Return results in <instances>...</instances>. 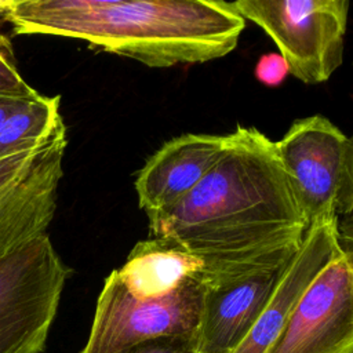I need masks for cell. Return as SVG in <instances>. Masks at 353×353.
<instances>
[{
	"label": "cell",
	"instance_id": "30bf717a",
	"mask_svg": "<svg viewBox=\"0 0 353 353\" xmlns=\"http://www.w3.org/2000/svg\"><path fill=\"white\" fill-rule=\"evenodd\" d=\"M288 262L233 283L204 285L196 350L232 353L266 307Z\"/></svg>",
	"mask_w": 353,
	"mask_h": 353
},
{
	"label": "cell",
	"instance_id": "52a82bcc",
	"mask_svg": "<svg viewBox=\"0 0 353 353\" xmlns=\"http://www.w3.org/2000/svg\"><path fill=\"white\" fill-rule=\"evenodd\" d=\"M66 145L63 123L34 148L0 157V261L47 233Z\"/></svg>",
	"mask_w": 353,
	"mask_h": 353
},
{
	"label": "cell",
	"instance_id": "9c48e42d",
	"mask_svg": "<svg viewBox=\"0 0 353 353\" xmlns=\"http://www.w3.org/2000/svg\"><path fill=\"white\" fill-rule=\"evenodd\" d=\"M342 250L338 218L319 219L307 226L302 244L285 266L270 301L232 353H268L303 291Z\"/></svg>",
	"mask_w": 353,
	"mask_h": 353
},
{
	"label": "cell",
	"instance_id": "8fae6325",
	"mask_svg": "<svg viewBox=\"0 0 353 353\" xmlns=\"http://www.w3.org/2000/svg\"><path fill=\"white\" fill-rule=\"evenodd\" d=\"M225 148L226 135L183 134L167 141L137 175L139 207L150 214L179 201L215 167Z\"/></svg>",
	"mask_w": 353,
	"mask_h": 353
},
{
	"label": "cell",
	"instance_id": "9a60e30c",
	"mask_svg": "<svg viewBox=\"0 0 353 353\" xmlns=\"http://www.w3.org/2000/svg\"><path fill=\"white\" fill-rule=\"evenodd\" d=\"M117 353H199L193 336H161L139 342Z\"/></svg>",
	"mask_w": 353,
	"mask_h": 353
},
{
	"label": "cell",
	"instance_id": "d6986e66",
	"mask_svg": "<svg viewBox=\"0 0 353 353\" xmlns=\"http://www.w3.org/2000/svg\"><path fill=\"white\" fill-rule=\"evenodd\" d=\"M8 11H10V10H8ZM8 11H0V25L6 22V14H7Z\"/></svg>",
	"mask_w": 353,
	"mask_h": 353
},
{
	"label": "cell",
	"instance_id": "277c9868",
	"mask_svg": "<svg viewBox=\"0 0 353 353\" xmlns=\"http://www.w3.org/2000/svg\"><path fill=\"white\" fill-rule=\"evenodd\" d=\"M230 7L277 46L305 84L327 81L343 62L349 0H236Z\"/></svg>",
	"mask_w": 353,
	"mask_h": 353
},
{
	"label": "cell",
	"instance_id": "7a4b0ae2",
	"mask_svg": "<svg viewBox=\"0 0 353 353\" xmlns=\"http://www.w3.org/2000/svg\"><path fill=\"white\" fill-rule=\"evenodd\" d=\"M6 22L14 36L79 39L149 68L222 58L245 28L223 0H15Z\"/></svg>",
	"mask_w": 353,
	"mask_h": 353
},
{
	"label": "cell",
	"instance_id": "5b68a950",
	"mask_svg": "<svg viewBox=\"0 0 353 353\" xmlns=\"http://www.w3.org/2000/svg\"><path fill=\"white\" fill-rule=\"evenodd\" d=\"M69 268L48 234L0 261V353H41Z\"/></svg>",
	"mask_w": 353,
	"mask_h": 353
},
{
	"label": "cell",
	"instance_id": "8992f818",
	"mask_svg": "<svg viewBox=\"0 0 353 353\" xmlns=\"http://www.w3.org/2000/svg\"><path fill=\"white\" fill-rule=\"evenodd\" d=\"M203 291V283L192 277L167 295L142 299L130 294L113 270L98 296L81 353H117L161 336L194 338Z\"/></svg>",
	"mask_w": 353,
	"mask_h": 353
},
{
	"label": "cell",
	"instance_id": "ac0fdd59",
	"mask_svg": "<svg viewBox=\"0 0 353 353\" xmlns=\"http://www.w3.org/2000/svg\"><path fill=\"white\" fill-rule=\"evenodd\" d=\"M14 3L15 0H0V11H8Z\"/></svg>",
	"mask_w": 353,
	"mask_h": 353
},
{
	"label": "cell",
	"instance_id": "6da1fadb",
	"mask_svg": "<svg viewBox=\"0 0 353 353\" xmlns=\"http://www.w3.org/2000/svg\"><path fill=\"white\" fill-rule=\"evenodd\" d=\"M153 237L201 262L203 285H222L285 265L307 229L274 142L236 125L215 167L179 201L146 214Z\"/></svg>",
	"mask_w": 353,
	"mask_h": 353
},
{
	"label": "cell",
	"instance_id": "4fadbf2b",
	"mask_svg": "<svg viewBox=\"0 0 353 353\" xmlns=\"http://www.w3.org/2000/svg\"><path fill=\"white\" fill-rule=\"evenodd\" d=\"M61 97L39 95L14 113L0 131V157H6L46 141L61 124Z\"/></svg>",
	"mask_w": 353,
	"mask_h": 353
},
{
	"label": "cell",
	"instance_id": "ba28073f",
	"mask_svg": "<svg viewBox=\"0 0 353 353\" xmlns=\"http://www.w3.org/2000/svg\"><path fill=\"white\" fill-rule=\"evenodd\" d=\"M268 353H353L350 251H339L313 279Z\"/></svg>",
	"mask_w": 353,
	"mask_h": 353
},
{
	"label": "cell",
	"instance_id": "7c38bea8",
	"mask_svg": "<svg viewBox=\"0 0 353 353\" xmlns=\"http://www.w3.org/2000/svg\"><path fill=\"white\" fill-rule=\"evenodd\" d=\"M201 262L176 243L152 237L138 241L125 263L116 269L117 277L137 298L167 295L192 277H199Z\"/></svg>",
	"mask_w": 353,
	"mask_h": 353
},
{
	"label": "cell",
	"instance_id": "5bb4252c",
	"mask_svg": "<svg viewBox=\"0 0 353 353\" xmlns=\"http://www.w3.org/2000/svg\"><path fill=\"white\" fill-rule=\"evenodd\" d=\"M39 94L18 70L11 37L0 33V97L28 99Z\"/></svg>",
	"mask_w": 353,
	"mask_h": 353
},
{
	"label": "cell",
	"instance_id": "3957f363",
	"mask_svg": "<svg viewBox=\"0 0 353 353\" xmlns=\"http://www.w3.org/2000/svg\"><path fill=\"white\" fill-rule=\"evenodd\" d=\"M306 226L353 210V142L331 120H295L274 142Z\"/></svg>",
	"mask_w": 353,
	"mask_h": 353
},
{
	"label": "cell",
	"instance_id": "2e32d148",
	"mask_svg": "<svg viewBox=\"0 0 353 353\" xmlns=\"http://www.w3.org/2000/svg\"><path fill=\"white\" fill-rule=\"evenodd\" d=\"M288 73V65L279 52L263 54L255 65L256 80L268 87L280 85Z\"/></svg>",
	"mask_w": 353,
	"mask_h": 353
},
{
	"label": "cell",
	"instance_id": "e0dca14e",
	"mask_svg": "<svg viewBox=\"0 0 353 353\" xmlns=\"http://www.w3.org/2000/svg\"><path fill=\"white\" fill-rule=\"evenodd\" d=\"M40 95V94H39ZM37 95V97H39ZM36 98V97H34ZM30 99L33 98H7V97H0V131L4 127L6 121L17 113L19 109H22Z\"/></svg>",
	"mask_w": 353,
	"mask_h": 353
}]
</instances>
